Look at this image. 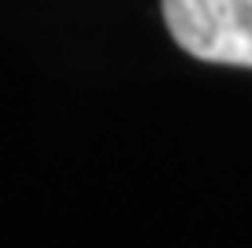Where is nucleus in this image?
I'll use <instances>...</instances> for the list:
<instances>
[{
    "mask_svg": "<svg viewBox=\"0 0 252 248\" xmlns=\"http://www.w3.org/2000/svg\"><path fill=\"white\" fill-rule=\"evenodd\" d=\"M163 19L182 52L252 67V0H163Z\"/></svg>",
    "mask_w": 252,
    "mask_h": 248,
    "instance_id": "1",
    "label": "nucleus"
}]
</instances>
